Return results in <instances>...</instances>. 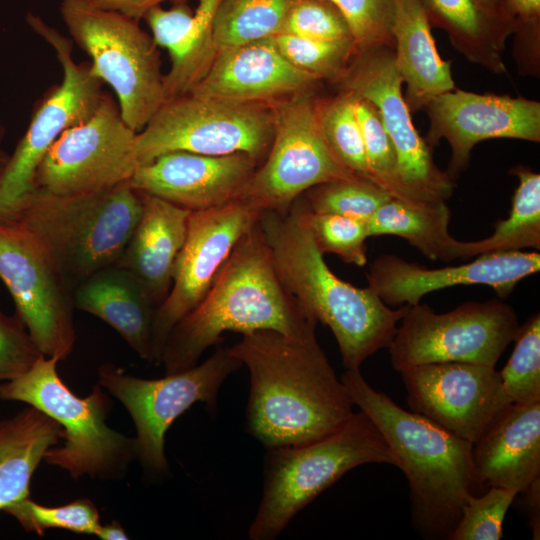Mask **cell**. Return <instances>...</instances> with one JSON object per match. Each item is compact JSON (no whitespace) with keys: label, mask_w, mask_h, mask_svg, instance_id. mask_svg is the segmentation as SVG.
I'll return each instance as SVG.
<instances>
[{"label":"cell","mask_w":540,"mask_h":540,"mask_svg":"<svg viewBox=\"0 0 540 540\" xmlns=\"http://www.w3.org/2000/svg\"><path fill=\"white\" fill-rule=\"evenodd\" d=\"M540 270V254L490 252L471 262L427 268L393 254L379 256L367 274L368 287L388 306L416 305L430 292L457 285H486L507 298L516 284Z\"/></svg>","instance_id":"obj_20"},{"label":"cell","mask_w":540,"mask_h":540,"mask_svg":"<svg viewBox=\"0 0 540 540\" xmlns=\"http://www.w3.org/2000/svg\"><path fill=\"white\" fill-rule=\"evenodd\" d=\"M317 108L322 133L336 158L353 174L373 182L355 112L354 96L341 91L334 98L317 100Z\"/></svg>","instance_id":"obj_33"},{"label":"cell","mask_w":540,"mask_h":540,"mask_svg":"<svg viewBox=\"0 0 540 540\" xmlns=\"http://www.w3.org/2000/svg\"><path fill=\"white\" fill-rule=\"evenodd\" d=\"M431 26L444 30L453 47L468 61L501 74L503 51L516 22L482 0H420Z\"/></svg>","instance_id":"obj_27"},{"label":"cell","mask_w":540,"mask_h":540,"mask_svg":"<svg viewBox=\"0 0 540 540\" xmlns=\"http://www.w3.org/2000/svg\"><path fill=\"white\" fill-rule=\"evenodd\" d=\"M320 81L293 66L272 37L219 50L190 93L242 103H273L312 94Z\"/></svg>","instance_id":"obj_22"},{"label":"cell","mask_w":540,"mask_h":540,"mask_svg":"<svg viewBox=\"0 0 540 540\" xmlns=\"http://www.w3.org/2000/svg\"><path fill=\"white\" fill-rule=\"evenodd\" d=\"M58 362L41 356L21 376L0 383V399L26 403L62 426L63 442L45 453L47 464L75 480L84 475L105 481L123 478L137 459L135 437L106 424L111 401L99 383L88 396L75 395L59 376Z\"/></svg>","instance_id":"obj_7"},{"label":"cell","mask_w":540,"mask_h":540,"mask_svg":"<svg viewBox=\"0 0 540 540\" xmlns=\"http://www.w3.org/2000/svg\"><path fill=\"white\" fill-rule=\"evenodd\" d=\"M302 202L313 240L323 255L332 253L343 262L356 266L367 263V221L337 214L314 213Z\"/></svg>","instance_id":"obj_39"},{"label":"cell","mask_w":540,"mask_h":540,"mask_svg":"<svg viewBox=\"0 0 540 540\" xmlns=\"http://www.w3.org/2000/svg\"><path fill=\"white\" fill-rule=\"evenodd\" d=\"M393 197L377 184L360 177L314 186L303 200L314 213L337 214L367 221Z\"/></svg>","instance_id":"obj_34"},{"label":"cell","mask_w":540,"mask_h":540,"mask_svg":"<svg viewBox=\"0 0 540 540\" xmlns=\"http://www.w3.org/2000/svg\"><path fill=\"white\" fill-rule=\"evenodd\" d=\"M96 536L102 540H127L129 539L122 525L113 520L109 524L101 525Z\"/></svg>","instance_id":"obj_47"},{"label":"cell","mask_w":540,"mask_h":540,"mask_svg":"<svg viewBox=\"0 0 540 540\" xmlns=\"http://www.w3.org/2000/svg\"><path fill=\"white\" fill-rule=\"evenodd\" d=\"M352 95L373 182L395 199L422 204L412 200L402 185L396 152L377 108L367 99Z\"/></svg>","instance_id":"obj_35"},{"label":"cell","mask_w":540,"mask_h":540,"mask_svg":"<svg viewBox=\"0 0 540 540\" xmlns=\"http://www.w3.org/2000/svg\"><path fill=\"white\" fill-rule=\"evenodd\" d=\"M516 21V33L521 41L535 50L539 47L540 0H503Z\"/></svg>","instance_id":"obj_44"},{"label":"cell","mask_w":540,"mask_h":540,"mask_svg":"<svg viewBox=\"0 0 540 540\" xmlns=\"http://www.w3.org/2000/svg\"><path fill=\"white\" fill-rule=\"evenodd\" d=\"M242 367L226 347H218L207 360L158 379L128 374L112 363L98 367L102 388L127 409L136 428L137 459L153 475H165V435L172 423L196 402L214 410L224 380Z\"/></svg>","instance_id":"obj_12"},{"label":"cell","mask_w":540,"mask_h":540,"mask_svg":"<svg viewBox=\"0 0 540 540\" xmlns=\"http://www.w3.org/2000/svg\"><path fill=\"white\" fill-rule=\"evenodd\" d=\"M250 373L245 427L267 449L306 444L340 428L354 403L315 333L244 334L228 348Z\"/></svg>","instance_id":"obj_1"},{"label":"cell","mask_w":540,"mask_h":540,"mask_svg":"<svg viewBox=\"0 0 540 540\" xmlns=\"http://www.w3.org/2000/svg\"><path fill=\"white\" fill-rule=\"evenodd\" d=\"M512 173L519 185L512 198L509 216L495 224L493 233L477 241H460L458 259L484 253L540 248V175L518 166Z\"/></svg>","instance_id":"obj_30"},{"label":"cell","mask_w":540,"mask_h":540,"mask_svg":"<svg viewBox=\"0 0 540 540\" xmlns=\"http://www.w3.org/2000/svg\"><path fill=\"white\" fill-rule=\"evenodd\" d=\"M0 279L42 354L67 359L76 340L74 289L39 238L19 220L0 221Z\"/></svg>","instance_id":"obj_14"},{"label":"cell","mask_w":540,"mask_h":540,"mask_svg":"<svg viewBox=\"0 0 540 540\" xmlns=\"http://www.w3.org/2000/svg\"><path fill=\"white\" fill-rule=\"evenodd\" d=\"M424 110L430 120L428 145L432 148L445 139L451 147L447 173L452 179L468 166L473 147L481 141H540V103L521 96L478 94L455 88L434 97Z\"/></svg>","instance_id":"obj_19"},{"label":"cell","mask_w":540,"mask_h":540,"mask_svg":"<svg viewBox=\"0 0 540 540\" xmlns=\"http://www.w3.org/2000/svg\"><path fill=\"white\" fill-rule=\"evenodd\" d=\"M74 307L111 326L142 359L153 362V304L137 279L113 264L100 269L73 290Z\"/></svg>","instance_id":"obj_25"},{"label":"cell","mask_w":540,"mask_h":540,"mask_svg":"<svg viewBox=\"0 0 540 540\" xmlns=\"http://www.w3.org/2000/svg\"><path fill=\"white\" fill-rule=\"evenodd\" d=\"M63 437L57 421L29 405L0 418V511L29 497L34 472Z\"/></svg>","instance_id":"obj_28"},{"label":"cell","mask_w":540,"mask_h":540,"mask_svg":"<svg viewBox=\"0 0 540 540\" xmlns=\"http://www.w3.org/2000/svg\"><path fill=\"white\" fill-rule=\"evenodd\" d=\"M283 56L319 80L337 82L358 52L352 38L318 40L280 33L273 37Z\"/></svg>","instance_id":"obj_37"},{"label":"cell","mask_w":540,"mask_h":540,"mask_svg":"<svg viewBox=\"0 0 540 540\" xmlns=\"http://www.w3.org/2000/svg\"><path fill=\"white\" fill-rule=\"evenodd\" d=\"M271 105L274 132L269 151L237 198L260 214L286 213L314 186L359 177L327 144L312 94L295 95Z\"/></svg>","instance_id":"obj_11"},{"label":"cell","mask_w":540,"mask_h":540,"mask_svg":"<svg viewBox=\"0 0 540 540\" xmlns=\"http://www.w3.org/2000/svg\"><path fill=\"white\" fill-rule=\"evenodd\" d=\"M431 27L420 0H392L394 61L406 84L404 99L410 112L424 109L434 97L456 88L451 63L440 57Z\"/></svg>","instance_id":"obj_26"},{"label":"cell","mask_w":540,"mask_h":540,"mask_svg":"<svg viewBox=\"0 0 540 540\" xmlns=\"http://www.w3.org/2000/svg\"><path fill=\"white\" fill-rule=\"evenodd\" d=\"M41 356L42 352L19 316L16 313L9 316L0 307V382L21 376Z\"/></svg>","instance_id":"obj_43"},{"label":"cell","mask_w":540,"mask_h":540,"mask_svg":"<svg viewBox=\"0 0 540 540\" xmlns=\"http://www.w3.org/2000/svg\"><path fill=\"white\" fill-rule=\"evenodd\" d=\"M136 134L105 93L87 120L66 129L49 148L36 171V187L66 196L129 181L138 167Z\"/></svg>","instance_id":"obj_16"},{"label":"cell","mask_w":540,"mask_h":540,"mask_svg":"<svg viewBox=\"0 0 540 540\" xmlns=\"http://www.w3.org/2000/svg\"><path fill=\"white\" fill-rule=\"evenodd\" d=\"M142 208L141 194L129 181L66 196L36 187L15 220L39 238L74 289L119 260Z\"/></svg>","instance_id":"obj_5"},{"label":"cell","mask_w":540,"mask_h":540,"mask_svg":"<svg viewBox=\"0 0 540 540\" xmlns=\"http://www.w3.org/2000/svg\"><path fill=\"white\" fill-rule=\"evenodd\" d=\"M197 1L190 26L168 52L171 67L164 75L166 101L190 93L205 76L217 54L213 24L222 0Z\"/></svg>","instance_id":"obj_31"},{"label":"cell","mask_w":540,"mask_h":540,"mask_svg":"<svg viewBox=\"0 0 540 540\" xmlns=\"http://www.w3.org/2000/svg\"><path fill=\"white\" fill-rule=\"evenodd\" d=\"M4 128L0 125V172L6 165L9 155L2 149V140L4 137Z\"/></svg>","instance_id":"obj_49"},{"label":"cell","mask_w":540,"mask_h":540,"mask_svg":"<svg viewBox=\"0 0 540 540\" xmlns=\"http://www.w3.org/2000/svg\"><path fill=\"white\" fill-rule=\"evenodd\" d=\"M139 193L143 203L140 219L115 264L130 272L158 307L171 289L175 261L186 239L191 211Z\"/></svg>","instance_id":"obj_24"},{"label":"cell","mask_w":540,"mask_h":540,"mask_svg":"<svg viewBox=\"0 0 540 540\" xmlns=\"http://www.w3.org/2000/svg\"><path fill=\"white\" fill-rule=\"evenodd\" d=\"M257 224L282 282L308 314L331 329L346 369H359L389 347L407 305L393 310L370 287H356L331 271L300 197L286 213L262 212Z\"/></svg>","instance_id":"obj_3"},{"label":"cell","mask_w":540,"mask_h":540,"mask_svg":"<svg viewBox=\"0 0 540 540\" xmlns=\"http://www.w3.org/2000/svg\"><path fill=\"white\" fill-rule=\"evenodd\" d=\"M346 18L358 51L394 47L390 33L392 0H330Z\"/></svg>","instance_id":"obj_41"},{"label":"cell","mask_w":540,"mask_h":540,"mask_svg":"<svg viewBox=\"0 0 540 540\" xmlns=\"http://www.w3.org/2000/svg\"><path fill=\"white\" fill-rule=\"evenodd\" d=\"M520 325L504 299L468 301L436 313L426 304L407 305L401 325L389 345L392 367L440 362L495 367Z\"/></svg>","instance_id":"obj_13"},{"label":"cell","mask_w":540,"mask_h":540,"mask_svg":"<svg viewBox=\"0 0 540 540\" xmlns=\"http://www.w3.org/2000/svg\"><path fill=\"white\" fill-rule=\"evenodd\" d=\"M281 33L318 40L353 39L346 18L330 0L297 1Z\"/></svg>","instance_id":"obj_42"},{"label":"cell","mask_w":540,"mask_h":540,"mask_svg":"<svg viewBox=\"0 0 540 540\" xmlns=\"http://www.w3.org/2000/svg\"><path fill=\"white\" fill-rule=\"evenodd\" d=\"M258 166L244 153L211 156L173 151L138 166L129 182L139 192L193 212L236 199Z\"/></svg>","instance_id":"obj_21"},{"label":"cell","mask_w":540,"mask_h":540,"mask_svg":"<svg viewBox=\"0 0 540 540\" xmlns=\"http://www.w3.org/2000/svg\"><path fill=\"white\" fill-rule=\"evenodd\" d=\"M407 404L472 444L512 402L495 367L440 362L399 371Z\"/></svg>","instance_id":"obj_18"},{"label":"cell","mask_w":540,"mask_h":540,"mask_svg":"<svg viewBox=\"0 0 540 540\" xmlns=\"http://www.w3.org/2000/svg\"><path fill=\"white\" fill-rule=\"evenodd\" d=\"M480 488L523 492L540 476V402L508 405L472 444Z\"/></svg>","instance_id":"obj_23"},{"label":"cell","mask_w":540,"mask_h":540,"mask_svg":"<svg viewBox=\"0 0 540 540\" xmlns=\"http://www.w3.org/2000/svg\"><path fill=\"white\" fill-rule=\"evenodd\" d=\"M514 341V350L499 372L503 389L512 403L540 402L539 312L519 327Z\"/></svg>","instance_id":"obj_36"},{"label":"cell","mask_w":540,"mask_h":540,"mask_svg":"<svg viewBox=\"0 0 540 540\" xmlns=\"http://www.w3.org/2000/svg\"><path fill=\"white\" fill-rule=\"evenodd\" d=\"M524 491L527 492L529 526L532 529L533 539L538 540L540 538V478H536Z\"/></svg>","instance_id":"obj_46"},{"label":"cell","mask_w":540,"mask_h":540,"mask_svg":"<svg viewBox=\"0 0 540 540\" xmlns=\"http://www.w3.org/2000/svg\"><path fill=\"white\" fill-rule=\"evenodd\" d=\"M188 2V0H88L95 7L119 12L136 21L143 19L144 15L153 7L163 2Z\"/></svg>","instance_id":"obj_45"},{"label":"cell","mask_w":540,"mask_h":540,"mask_svg":"<svg viewBox=\"0 0 540 540\" xmlns=\"http://www.w3.org/2000/svg\"><path fill=\"white\" fill-rule=\"evenodd\" d=\"M297 1L222 0L213 24L217 52L280 34L288 13Z\"/></svg>","instance_id":"obj_32"},{"label":"cell","mask_w":540,"mask_h":540,"mask_svg":"<svg viewBox=\"0 0 540 540\" xmlns=\"http://www.w3.org/2000/svg\"><path fill=\"white\" fill-rule=\"evenodd\" d=\"M450 217L446 202L416 204L392 198L368 220L369 237L400 236L427 258L448 262L458 259L460 243L449 233Z\"/></svg>","instance_id":"obj_29"},{"label":"cell","mask_w":540,"mask_h":540,"mask_svg":"<svg viewBox=\"0 0 540 540\" xmlns=\"http://www.w3.org/2000/svg\"><path fill=\"white\" fill-rule=\"evenodd\" d=\"M259 215L239 198L220 207L191 212L186 239L175 261L171 289L155 312L153 361L161 363L169 333L201 302L235 245L256 224Z\"/></svg>","instance_id":"obj_17"},{"label":"cell","mask_w":540,"mask_h":540,"mask_svg":"<svg viewBox=\"0 0 540 540\" xmlns=\"http://www.w3.org/2000/svg\"><path fill=\"white\" fill-rule=\"evenodd\" d=\"M340 379L354 405L384 436L406 476L415 530L423 538L448 539L467 499L480 487L472 443L398 406L370 386L360 369H346Z\"/></svg>","instance_id":"obj_4"},{"label":"cell","mask_w":540,"mask_h":540,"mask_svg":"<svg viewBox=\"0 0 540 540\" xmlns=\"http://www.w3.org/2000/svg\"><path fill=\"white\" fill-rule=\"evenodd\" d=\"M274 132L271 103H242L191 93L166 101L135 137L138 166L186 151L221 156L244 153L259 163Z\"/></svg>","instance_id":"obj_9"},{"label":"cell","mask_w":540,"mask_h":540,"mask_svg":"<svg viewBox=\"0 0 540 540\" xmlns=\"http://www.w3.org/2000/svg\"><path fill=\"white\" fill-rule=\"evenodd\" d=\"M27 532L43 536L48 529H65L79 534L96 535L100 524L94 503L81 498L55 507L41 505L29 497L4 509Z\"/></svg>","instance_id":"obj_38"},{"label":"cell","mask_w":540,"mask_h":540,"mask_svg":"<svg viewBox=\"0 0 540 540\" xmlns=\"http://www.w3.org/2000/svg\"><path fill=\"white\" fill-rule=\"evenodd\" d=\"M336 84L341 91L367 99L377 108L396 152L402 185L411 199L422 204L446 202L453 193L454 179L437 167L432 148L413 125L393 49L380 46L358 51Z\"/></svg>","instance_id":"obj_15"},{"label":"cell","mask_w":540,"mask_h":540,"mask_svg":"<svg viewBox=\"0 0 540 540\" xmlns=\"http://www.w3.org/2000/svg\"><path fill=\"white\" fill-rule=\"evenodd\" d=\"M27 22L56 51L63 79L36 103L25 134L0 172V221L17 218L36 189V171L49 148L66 129L87 120L105 94L90 62H74L69 39L31 13Z\"/></svg>","instance_id":"obj_10"},{"label":"cell","mask_w":540,"mask_h":540,"mask_svg":"<svg viewBox=\"0 0 540 540\" xmlns=\"http://www.w3.org/2000/svg\"><path fill=\"white\" fill-rule=\"evenodd\" d=\"M370 463L398 464L384 436L361 410L323 438L268 448L262 498L249 539H275L321 492L349 470Z\"/></svg>","instance_id":"obj_6"},{"label":"cell","mask_w":540,"mask_h":540,"mask_svg":"<svg viewBox=\"0 0 540 540\" xmlns=\"http://www.w3.org/2000/svg\"><path fill=\"white\" fill-rule=\"evenodd\" d=\"M482 2L487 6L489 7L490 9H492L493 11L501 14V15H504L508 18H511L515 21V19L513 18V16L509 13V11L506 9L504 3H503V0H482ZM516 22V21H515Z\"/></svg>","instance_id":"obj_48"},{"label":"cell","mask_w":540,"mask_h":540,"mask_svg":"<svg viewBox=\"0 0 540 540\" xmlns=\"http://www.w3.org/2000/svg\"><path fill=\"white\" fill-rule=\"evenodd\" d=\"M517 491L504 487H488L481 496L471 495L448 540H499L503 538V522Z\"/></svg>","instance_id":"obj_40"},{"label":"cell","mask_w":540,"mask_h":540,"mask_svg":"<svg viewBox=\"0 0 540 540\" xmlns=\"http://www.w3.org/2000/svg\"><path fill=\"white\" fill-rule=\"evenodd\" d=\"M60 13L72 39L91 58V72L117 95L125 123L140 132L166 101L152 36L139 21L88 0H62Z\"/></svg>","instance_id":"obj_8"},{"label":"cell","mask_w":540,"mask_h":540,"mask_svg":"<svg viewBox=\"0 0 540 540\" xmlns=\"http://www.w3.org/2000/svg\"><path fill=\"white\" fill-rule=\"evenodd\" d=\"M316 324L282 282L256 222L201 302L173 327L161 363L166 374L191 368L226 331L274 330L298 338L315 333Z\"/></svg>","instance_id":"obj_2"}]
</instances>
